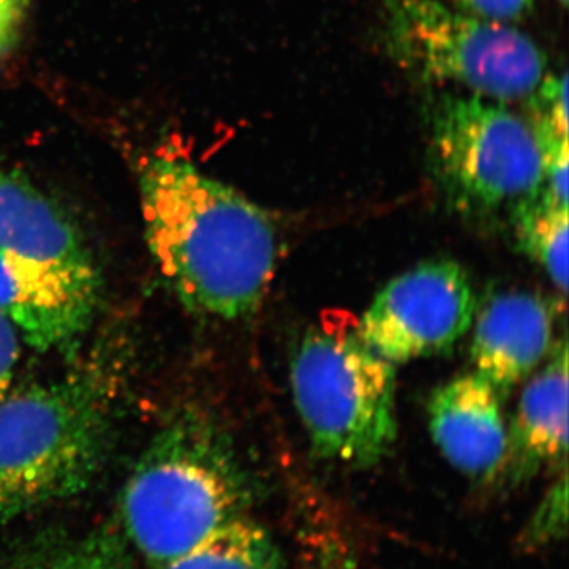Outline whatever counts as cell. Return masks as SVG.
I'll list each match as a JSON object with an SVG mask.
<instances>
[{"instance_id": "6da1fadb", "label": "cell", "mask_w": 569, "mask_h": 569, "mask_svg": "<svg viewBox=\"0 0 569 569\" xmlns=\"http://www.w3.org/2000/svg\"><path fill=\"white\" fill-rule=\"evenodd\" d=\"M140 197L149 250L187 309L231 321L260 307L277 261L260 206L168 153L142 160Z\"/></svg>"}, {"instance_id": "7a4b0ae2", "label": "cell", "mask_w": 569, "mask_h": 569, "mask_svg": "<svg viewBox=\"0 0 569 569\" xmlns=\"http://www.w3.org/2000/svg\"><path fill=\"white\" fill-rule=\"evenodd\" d=\"M252 490L227 438L182 410L156 433L122 490V535L149 567L178 559L249 516Z\"/></svg>"}, {"instance_id": "3957f363", "label": "cell", "mask_w": 569, "mask_h": 569, "mask_svg": "<svg viewBox=\"0 0 569 569\" xmlns=\"http://www.w3.org/2000/svg\"><path fill=\"white\" fill-rule=\"evenodd\" d=\"M99 268L70 217L0 164V310L41 353H69L99 309Z\"/></svg>"}, {"instance_id": "277c9868", "label": "cell", "mask_w": 569, "mask_h": 569, "mask_svg": "<svg viewBox=\"0 0 569 569\" xmlns=\"http://www.w3.org/2000/svg\"><path fill=\"white\" fill-rule=\"evenodd\" d=\"M110 433L107 388L89 372L0 397V522L88 488Z\"/></svg>"}, {"instance_id": "5b68a950", "label": "cell", "mask_w": 569, "mask_h": 569, "mask_svg": "<svg viewBox=\"0 0 569 569\" xmlns=\"http://www.w3.org/2000/svg\"><path fill=\"white\" fill-rule=\"evenodd\" d=\"M296 410L320 459L377 466L397 438L396 366L362 342L356 320L310 326L291 361Z\"/></svg>"}, {"instance_id": "8992f818", "label": "cell", "mask_w": 569, "mask_h": 569, "mask_svg": "<svg viewBox=\"0 0 569 569\" xmlns=\"http://www.w3.org/2000/svg\"><path fill=\"white\" fill-rule=\"evenodd\" d=\"M380 41L421 84L501 103L527 99L548 70V56L527 33L443 0H383Z\"/></svg>"}, {"instance_id": "52a82bcc", "label": "cell", "mask_w": 569, "mask_h": 569, "mask_svg": "<svg viewBox=\"0 0 569 569\" xmlns=\"http://www.w3.org/2000/svg\"><path fill=\"white\" fill-rule=\"evenodd\" d=\"M427 163L449 208L470 219L511 217L545 183L530 123L505 103L452 89L427 112Z\"/></svg>"}, {"instance_id": "ba28073f", "label": "cell", "mask_w": 569, "mask_h": 569, "mask_svg": "<svg viewBox=\"0 0 569 569\" xmlns=\"http://www.w3.org/2000/svg\"><path fill=\"white\" fill-rule=\"evenodd\" d=\"M475 316L477 296L466 269L440 258L392 279L356 329L370 350L397 366L449 353Z\"/></svg>"}, {"instance_id": "9c48e42d", "label": "cell", "mask_w": 569, "mask_h": 569, "mask_svg": "<svg viewBox=\"0 0 569 569\" xmlns=\"http://www.w3.org/2000/svg\"><path fill=\"white\" fill-rule=\"evenodd\" d=\"M553 307L542 296L508 291L492 296L475 316L473 372L507 400L552 348Z\"/></svg>"}, {"instance_id": "30bf717a", "label": "cell", "mask_w": 569, "mask_h": 569, "mask_svg": "<svg viewBox=\"0 0 569 569\" xmlns=\"http://www.w3.org/2000/svg\"><path fill=\"white\" fill-rule=\"evenodd\" d=\"M503 402L473 370L430 397V436L452 467L477 481H500L508 437Z\"/></svg>"}, {"instance_id": "8fae6325", "label": "cell", "mask_w": 569, "mask_h": 569, "mask_svg": "<svg viewBox=\"0 0 569 569\" xmlns=\"http://www.w3.org/2000/svg\"><path fill=\"white\" fill-rule=\"evenodd\" d=\"M549 353L545 369L523 389L508 427L500 481L512 488L529 481L541 468L567 463L568 346L565 337Z\"/></svg>"}, {"instance_id": "7c38bea8", "label": "cell", "mask_w": 569, "mask_h": 569, "mask_svg": "<svg viewBox=\"0 0 569 569\" xmlns=\"http://www.w3.org/2000/svg\"><path fill=\"white\" fill-rule=\"evenodd\" d=\"M0 569H134L121 531L97 529L82 535L39 539L0 561Z\"/></svg>"}, {"instance_id": "4fadbf2b", "label": "cell", "mask_w": 569, "mask_h": 569, "mask_svg": "<svg viewBox=\"0 0 569 569\" xmlns=\"http://www.w3.org/2000/svg\"><path fill=\"white\" fill-rule=\"evenodd\" d=\"M529 122L541 152L542 194L568 206V77L546 74L529 97Z\"/></svg>"}, {"instance_id": "5bb4252c", "label": "cell", "mask_w": 569, "mask_h": 569, "mask_svg": "<svg viewBox=\"0 0 569 569\" xmlns=\"http://www.w3.org/2000/svg\"><path fill=\"white\" fill-rule=\"evenodd\" d=\"M153 569H284V565L271 533L246 516Z\"/></svg>"}, {"instance_id": "9a60e30c", "label": "cell", "mask_w": 569, "mask_h": 569, "mask_svg": "<svg viewBox=\"0 0 569 569\" xmlns=\"http://www.w3.org/2000/svg\"><path fill=\"white\" fill-rule=\"evenodd\" d=\"M519 250L548 272L560 293L568 290V206L545 194L519 206L511 216Z\"/></svg>"}, {"instance_id": "2e32d148", "label": "cell", "mask_w": 569, "mask_h": 569, "mask_svg": "<svg viewBox=\"0 0 569 569\" xmlns=\"http://www.w3.org/2000/svg\"><path fill=\"white\" fill-rule=\"evenodd\" d=\"M567 470L561 471V478L539 505L537 512L531 518L529 527L523 531L522 545L529 549L556 541L567 530L568 493Z\"/></svg>"}, {"instance_id": "e0dca14e", "label": "cell", "mask_w": 569, "mask_h": 569, "mask_svg": "<svg viewBox=\"0 0 569 569\" xmlns=\"http://www.w3.org/2000/svg\"><path fill=\"white\" fill-rule=\"evenodd\" d=\"M443 2L468 13L507 22V24L526 20L535 9V0H443Z\"/></svg>"}, {"instance_id": "ac0fdd59", "label": "cell", "mask_w": 569, "mask_h": 569, "mask_svg": "<svg viewBox=\"0 0 569 569\" xmlns=\"http://www.w3.org/2000/svg\"><path fill=\"white\" fill-rule=\"evenodd\" d=\"M20 337L13 321L0 310V397L11 389L14 369L20 359Z\"/></svg>"}, {"instance_id": "d6986e66", "label": "cell", "mask_w": 569, "mask_h": 569, "mask_svg": "<svg viewBox=\"0 0 569 569\" xmlns=\"http://www.w3.org/2000/svg\"><path fill=\"white\" fill-rule=\"evenodd\" d=\"M26 0H0V61L13 47L24 18Z\"/></svg>"}, {"instance_id": "ffe728a7", "label": "cell", "mask_w": 569, "mask_h": 569, "mask_svg": "<svg viewBox=\"0 0 569 569\" xmlns=\"http://www.w3.org/2000/svg\"><path fill=\"white\" fill-rule=\"evenodd\" d=\"M561 7H567L568 0H559Z\"/></svg>"}]
</instances>
